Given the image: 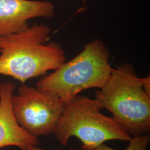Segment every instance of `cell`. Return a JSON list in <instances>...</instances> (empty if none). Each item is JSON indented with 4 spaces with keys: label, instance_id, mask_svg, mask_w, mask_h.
<instances>
[{
    "label": "cell",
    "instance_id": "cell-5",
    "mask_svg": "<svg viewBox=\"0 0 150 150\" xmlns=\"http://www.w3.org/2000/svg\"><path fill=\"white\" fill-rule=\"evenodd\" d=\"M12 110L18 124L38 138L54 134L64 110L65 102L52 93L21 83L12 98Z\"/></svg>",
    "mask_w": 150,
    "mask_h": 150
},
{
    "label": "cell",
    "instance_id": "cell-10",
    "mask_svg": "<svg viewBox=\"0 0 150 150\" xmlns=\"http://www.w3.org/2000/svg\"><path fill=\"white\" fill-rule=\"evenodd\" d=\"M83 1H84V0H83Z\"/></svg>",
    "mask_w": 150,
    "mask_h": 150
},
{
    "label": "cell",
    "instance_id": "cell-4",
    "mask_svg": "<svg viewBox=\"0 0 150 150\" xmlns=\"http://www.w3.org/2000/svg\"><path fill=\"white\" fill-rule=\"evenodd\" d=\"M95 99L77 95L65 103L54 137L63 146L75 137L83 150H93L110 140L129 141L131 136L112 117L101 112Z\"/></svg>",
    "mask_w": 150,
    "mask_h": 150
},
{
    "label": "cell",
    "instance_id": "cell-7",
    "mask_svg": "<svg viewBox=\"0 0 150 150\" xmlns=\"http://www.w3.org/2000/svg\"><path fill=\"white\" fill-rule=\"evenodd\" d=\"M15 90L11 82L0 83V149L15 146L21 150H28L38 146L39 142L16 121L11 105Z\"/></svg>",
    "mask_w": 150,
    "mask_h": 150
},
{
    "label": "cell",
    "instance_id": "cell-6",
    "mask_svg": "<svg viewBox=\"0 0 150 150\" xmlns=\"http://www.w3.org/2000/svg\"><path fill=\"white\" fill-rule=\"evenodd\" d=\"M54 6L50 1L0 0V36L20 32L34 18H52Z\"/></svg>",
    "mask_w": 150,
    "mask_h": 150
},
{
    "label": "cell",
    "instance_id": "cell-9",
    "mask_svg": "<svg viewBox=\"0 0 150 150\" xmlns=\"http://www.w3.org/2000/svg\"><path fill=\"white\" fill-rule=\"evenodd\" d=\"M43 150V149H40V148H38V146H35V147H32L31 149H30V150ZM62 150V149H59V150ZM83 150L82 149H71V150Z\"/></svg>",
    "mask_w": 150,
    "mask_h": 150
},
{
    "label": "cell",
    "instance_id": "cell-2",
    "mask_svg": "<svg viewBox=\"0 0 150 150\" xmlns=\"http://www.w3.org/2000/svg\"><path fill=\"white\" fill-rule=\"evenodd\" d=\"M95 100L101 110L107 109L112 114L113 118L131 136L149 133L150 94L132 64L125 63L113 69Z\"/></svg>",
    "mask_w": 150,
    "mask_h": 150
},
{
    "label": "cell",
    "instance_id": "cell-1",
    "mask_svg": "<svg viewBox=\"0 0 150 150\" xmlns=\"http://www.w3.org/2000/svg\"><path fill=\"white\" fill-rule=\"evenodd\" d=\"M51 32L47 25L34 24L20 32L0 36V75L24 83L64 63L60 44L48 42Z\"/></svg>",
    "mask_w": 150,
    "mask_h": 150
},
{
    "label": "cell",
    "instance_id": "cell-8",
    "mask_svg": "<svg viewBox=\"0 0 150 150\" xmlns=\"http://www.w3.org/2000/svg\"><path fill=\"white\" fill-rule=\"evenodd\" d=\"M150 142L149 133L131 137L129 141L127 147L122 150H147ZM93 150H120L111 148L105 144H102Z\"/></svg>",
    "mask_w": 150,
    "mask_h": 150
},
{
    "label": "cell",
    "instance_id": "cell-3",
    "mask_svg": "<svg viewBox=\"0 0 150 150\" xmlns=\"http://www.w3.org/2000/svg\"><path fill=\"white\" fill-rule=\"evenodd\" d=\"M109 59L106 46L100 40L94 39L72 59L38 81L36 87L54 93L65 103L69 102L84 90L103 86L112 71Z\"/></svg>",
    "mask_w": 150,
    "mask_h": 150
}]
</instances>
